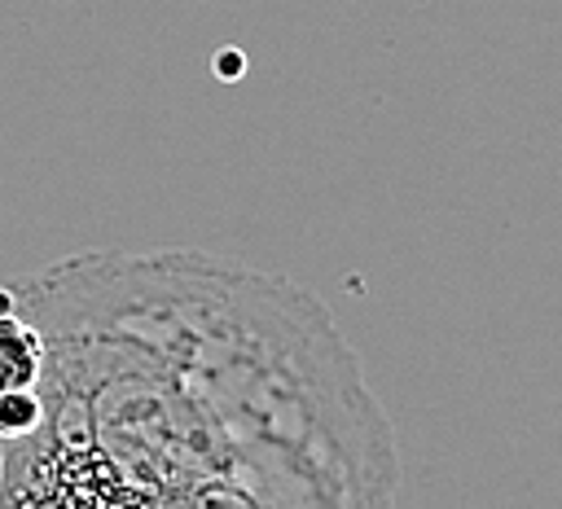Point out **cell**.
<instances>
[{"label":"cell","instance_id":"obj_1","mask_svg":"<svg viewBox=\"0 0 562 509\" xmlns=\"http://www.w3.org/2000/svg\"><path fill=\"white\" fill-rule=\"evenodd\" d=\"M44 333L0 505H382L400 461L329 312L228 259L79 255L0 290Z\"/></svg>","mask_w":562,"mask_h":509},{"label":"cell","instance_id":"obj_2","mask_svg":"<svg viewBox=\"0 0 562 509\" xmlns=\"http://www.w3.org/2000/svg\"><path fill=\"white\" fill-rule=\"evenodd\" d=\"M44 369V333L0 303V391H26Z\"/></svg>","mask_w":562,"mask_h":509},{"label":"cell","instance_id":"obj_3","mask_svg":"<svg viewBox=\"0 0 562 509\" xmlns=\"http://www.w3.org/2000/svg\"><path fill=\"white\" fill-rule=\"evenodd\" d=\"M44 417V404H40V391L26 386V391H0V443L9 439H22L40 426Z\"/></svg>","mask_w":562,"mask_h":509},{"label":"cell","instance_id":"obj_4","mask_svg":"<svg viewBox=\"0 0 562 509\" xmlns=\"http://www.w3.org/2000/svg\"><path fill=\"white\" fill-rule=\"evenodd\" d=\"M0 478H4V443H0Z\"/></svg>","mask_w":562,"mask_h":509}]
</instances>
